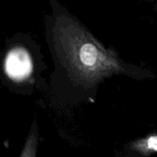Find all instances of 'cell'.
Segmentation results:
<instances>
[{
    "mask_svg": "<svg viewBox=\"0 0 157 157\" xmlns=\"http://www.w3.org/2000/svg\"><path fill=\"white\" fill-rule=\"evenodd\" d=\"M6 70L13 79L20 80L28 76L32 71V63L27 52L22 48L11 51L6 58Z\"/></svg>",
    "mask_w": 157,
    "mask_h": 157,
    "instance_id": "1",
    "label": "cell"
},
{
    "mask_svg": "<svg viewBox=\"0 0 157 157\" xmlns=\"http://www.w3.org/2000/svg\"><path fill=\"white\" fill-rule=\"evenodd\" d=\"M80 58L85 65L92 66L95 64L98 58V51L92 44H85L81 49Z\"/></svg>",
    "mask_w": 157,
    "mask_h": 157,
    "instance_id": "2",
    "label": "cell"
},
{
    "mask_svg": "<svg viewBox=\"0 0 157 157\" xmlns=\"http://www.w3.org/2000/svg\"><path fill=\"white\" fill-rule=\"evenodd\" d=\"M149 148L157 151V136H151L148 140Z\"/></svg>",
    "mask_w": 157,
    "mask_h": 157,
    "instance_id": "3",
    "label": "cell"
}]
</instances>
